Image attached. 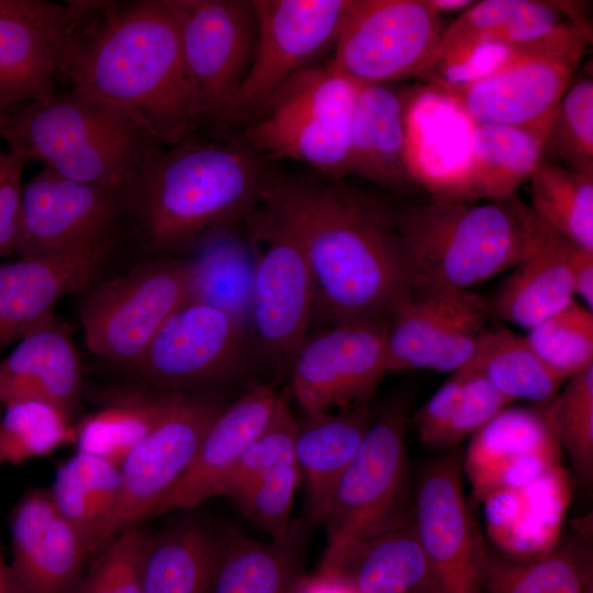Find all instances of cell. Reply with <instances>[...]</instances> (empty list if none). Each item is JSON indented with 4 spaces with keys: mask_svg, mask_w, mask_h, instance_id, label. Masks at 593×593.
I'll list each match as a JSON object with an SVG mask.
<instances>
[{
    "mask_svg": "<svg viewBox=\"0 0 593 593\" xmlns=\"http://www.w3.org/2000/svg\"><path fill=\"white\" fill-rule=\"evenodd\" d=\"M260 204L305 254L312 321L332 326L390 315L417 279L393 206L343 179L313 182L272 170Z\"/></svg>",
    "mask_w": 593,
    "mask_h": 593,
    "instance_id": "1",
    "label": "cell"
},
{
    "mask_svg": "<svg viewBox=\"0 0 593 593\" xmlns=\"http://www.w3.org/2000/svg\"><path fill=\"white\" fill-rule=\"evenodd\" d=\"M59 70L131 114L163 145L195 135L176 20L166 0L66 1Z\"/></svg>",
    "mask_w": 593,
    "mask_h": 593,
    "instance_id": "2",
    "label": "cell"
},
{
    "mask_svg": "<svg viewBox=\"0 0 593 593\" xmlns=\"http://www.w3.org/2000/svg\"><path fill=\"white\" fill-rule=\"evenodd\" d=\"M267 159L243 139L160 146L126 191V231L159 256L227 232L260 204Z\"/></svg>",
    "mask_w": 593,
    "mask_h": 593,
    "instance_id": "3",
    "label": "cell"
},
{
    "mask_svg": "<svg viewBox=\"0 0 593 593\" xmlns=\"http://www.w3.org/2000/svg\"><path fill=\"white\" fill-rule=\"evenodd\" d=\"M0 138L25 161L123 190L165 146L126 111L77 87L0 111Z\"/></svg>",
    "mask_w": 593,
    "mask_h": 593,
    "instance_id": "4",
    "label": "cell"
},
{
    "mask_svg": "<svg viewBox=\"0 0 593 593\" xmlns=\"http://www.w3.org/2000/svg\"><path fill=\"white\" fill-rule=\"evenodd\" d=\"M393 214L417 279L458 289L512 269L544 225L517 194L484 203L433 198Z\"/></svg>",
    "mask_w": 593,
    "mask_h": 593,
    "instance_id": "5",
    "label": "cell"
},
{
    "mask_svg": "<svg viewBox=\"0 0 593 593\" xmlns=\"http://www.w3.org/2000/svg\"><path fill=\"white\" fill-rule=\"evenodd\" d=\"M253 361L243 321L217 307L188 302L123 370L148 388L224 394L248 379Z\"/></svg>",
    "mask_w": 593,
    "mask_h": 593,
    "instance_id": "6",
    "label": "cell"
},
{
    "mask_svg": "<svg viewBox=\"0 0 593 593\" xmlns=\"http://www.w3.org/2000/svg\"><path fill=\"white\" fill-rule=\"evenodd\" d=\"M247 219L255 244L247 333L256 361L289 374L312 321L313 281L305 254L290 231L259 204Z\"/></svg>",
    "mask_w": 593,
    "mask_h": 593,
    "instance_id": "7",
    "label": "cell"
},
{
    "mask_svg": "<svg viewBox=\"0 0 593 593\" xmlns=\"http://www.w3.org/2000/svg\"><path fill=\"white\" fill-rule=\"evenodd\" d=\"M254 55L215 126L251 121L276 91L337 42L354 0H251Z\"/></svg>",
    "mask_w": 593,
    "mask_h": 593,
    "instance_id": "8",
    "label": "cell"
},
{
    "mask_svg": "<svg viewBox=\"0 0 593 593\" xmlns=\"http://www.w3.org/2000/svg\"><path fill=\"white\" fill-rule=\"evenodd\" d=\"M192 277V259L158 256L94 288L81 309L88 349L122 369L135 362L189 302Z\"/></svg>",
    "mask_w": 593,
    "mask_h": 593,
    "instance_id": "9",
    "label": "cell"
},
{
    "mask_svg": "<svg viewBox=\"0 0 593 593\" xmlns=\"http://www.w3.org/2000/svg\"><path fill=\"white\" fill-rule=\"evenodd\" d=\"M407 412L393 406L370 423L335 486L324 525V553L368 538L411 519L405 446Z\"/></svg>",
    "mask_w": 593,
    "mask_h": 593,
    "instance_id": "10",
    "label": "cell"
},
{
    "mask_svg": "<svg viewBox=\"0 0 593 593\" xmlns=\"http://www.w3.org/2000/svg\"><path fill=\"white\" fill-rule=\"evenodd\" d=\"M176 20L195 134L214 127L254 55L251 0H166Z\"/></svg>",
    "mask_w": 593,
    "mask_h": 593,
    "instance_id": "11",
    "label": "cell"
},
{
    "mask_svg": "<svg viewBox=\"0 0 593 593\" xmlns=\"http://www.w3.org/2000/svg\"><path fill=\"white\" fill-rule=\"evenodd\" d=\"M389 315L356 318L305 338L289 370L290 396L304 415L367 404L387 367Z\"/></svg>",
    "mask_w": 593,
    "mask_h": 593,
    "instance_id": "12",
    "label": "cell"
},
{
    "mask_svg": "<svg viewBox=\"0 0 593 593\" xmlns=\"http://www.w3.org/2000/svg\"><path fill=\"white\" fill-rule=\"evenodd\" d=\"M425 0H354L328 63L358 85L424 74L441 34Z\"/></svg>",
    "mask_w": 593,
    "mask_h": 593,
    "instance_id": "13",
    "label": "cell"
},
{
    "mask_svg": "<svg viewBox=\"0 0 593 593\" xmlns=\"http://www.w3.org/2000/svg\"><path fill=\"white\" fill-rule=\"evenodd\" d=\"M461 459L452 450L430 460L419 473L412 503V523L435 593H482L486 542L463 491Z\"/></svg>",
    "mask_w": 593,
    "mask_h": 593,
    "instance_id": "14",
    "label": "cell"
},
{
    "mask_svg": "<svg viewBox=\"0 0 593 593\" xmlns=\"http://www.w3.org/2000/svg\"><path fill=\"white\" fill-rule=\"evenodd\" d=\"M227 403L224 394L182 393L128 451L119 466L121 492L104 545L121 530L150 516L191 466L209 426Z\"/></svg>",
    "mask_w": 593,
    "mask_h": 593,
    "instance_id": "15",
    "label": "cell"
},
{
    "mask_svg": "<svg viewBox=\"0 0 593 593\" xmlns=\"http://www.w3.org/2000/svg\"><path fill=\"white\" fill-rule=\"evenodd\" d=\"M577 67L567 59L516 48L475 77L433 83L473 125H506L548 134Z\"/></svg>",
    "mask_w": 593,
    "mask_h": 593,
    "instance_id": "16",
    "label": "cell"
},
{
    "mask_svg": "<svg viewBox=\"0 0 593 593\" xmlns=\"http://www.w3.org/2000/svg\"><path fill=\"white\" fill-rule=\"evenodd\" d=\"M126 191L44 167L23 188L19 258L64 253L126 231Z\"/></svg>",
    "mask_w": 593,
    "mask_h": 593,
    "instance_id": "17",
    "label": "cell"
},
{
    "mask_svg": "<svg viewBox=\"0 0 593 593\" xmlns=\"http://www.w3.org/2000/svg\"><path fill=\"white\" fill-rule=\"evenodd\" d=\"M562 465V450L539 410L507 406L470 436L461 459L470 505L490 493L519 488Z\"/></svg>",
    "mask_w": 593,
    "mask_h": 593,
    "instance_id": "18",
    "label": "cell"
},
{
    "mask_svg": "<svg viewBox=\"0 0 593 593\" xmlns=\"http://www.w3.org/2000/svg\"><path fill=\"white\" fill-rule=\"evenodd\" d=\"M121 235L59 254L0 262V351L51 318L60 298L89 286Z\"/></svg>",
    "mask_w": 593,
    "mask_h": 593,
    "instance_id": "19",
    "label": "cell"
},
{
    "mask_svg": "<svg viewBox=\"0 0 593 593\" xmlns=\"http://www.w3.org/2000/svg\"><path fill=\"white\" fill-rule=\"evenodd\" d=\"M9 524L10 564L23 592L75 593L90 551L48 490L27 491L13 507Z\"/></svg>",
    "mask_w": 593,
    "mask_h": 593,
    "instance_id": "20",
    "label": "cell"
},
{
    "mask_svg": "<svg viewBox=\"0 0 593 593\" xmlns=\"http://www.w3.org/2000/svg\"><path fill=\"white\" fill-rule=\"evenodd\" d=\"M279 395L273 383H256L227 403L209 426L191 466L149 517L195 508L216 496L233 466L269 424Z\"/></svg>",
    "mask_w": 593,
    "mask_h": 593,
    "instance_id": "21",
    "label": "cell"
},
{
    "mask_svg": "<svg viewBox=\"0 0 593 593\" xmlns=\"http://www.w3.org/2000/svg\"><path fill=\"white\" fill-rule=\"evenodd\" d=\"M571 495V475L563 465L526 485L490 493L480 503L490 546L514 561L544 556L562 536Z\"/></svg>",
    "mask_w": 593,
    "mask_h": 593,
    "instance_id": "22",
    "label": "cell"
},
{
    "mask_svg": "<svg viewBox=\"0 0 593 593\" xmlns=\"http://www.w3.org/2000/svg\"><path fill=\"white\" fill-rule=\"evenodd\" d=\"M82 373L68 332L53 316L20 339L0 360V403L41 401L72 416L82 394Z\"/></svg>",
    "mask_w": 593,
    "mask_h": 593,
    "instance_id": "23",
    "label": "cell"
},
{
    "mask_svg": "<svg viewBox=\"0 0 593 593\" xmlns=\"http://www.w3.org/2000/svg\"><path fill=\"white\" fill-rule=\"evenodd\" d=\"M403 190L413 181L407 97L392 83L360 86L350 130L347 176Z\"/></svg>",
    "mask_w": 593,
    "mask_h": 593,
    "instance_id": "24",
    "label": "cell"
},
{
    "mask_svg": "<svg viewBox=\"0 0 593 593\" xmlns=\"http://www.w3.org/2000/svg\"><path fill=\"white\" fill-rule=\"evenodd\" d=\"M317 571L335 577L355 593H435L412 518L324 553Z\"/></svg>",
    "mask_w": 593,
    "mask_h": 593,
    "instance_id": "25",
    "label": "cell"
},
{
    "mask_svg": "<svg viewBox=\"0 0 593 593\" xmlns=\"http://www.w3.org/2000/svg\"><path fill=\"white\" fill-rule=\"evenodd\" d=\"M228 530L186 514L150 533L142 567V593H209Z\"/></svg>",
    "mask_w": 593,
    "mask_h": 593,
    "instance_id": "26",
    "label": "cell"
},
{
    "mask_svg": "<svg viewBox=\"0 0 593 593\" xmlns=\"http://www.w3.org/2000/svg\"><path fill=\"white\" fill-rule=\"evenodd\" d=\"M548 134L495 124L473 125L463 172L445 200H505L516 194L544 160Z\"/></svg>",
    "mask_w": 593,
    "mask_h": 593,
    "instance_id": "27",
    "label": "cell"
},
{
    "mask_svg": "<svg viewBox=\"0 0 593 593\" xmlns=\"http://www.w3.org/2000/svg\"><path fill=\"white\" fill-rule=\"evenodd\" d=\"M569 244L544 224L529 251L501 284L493 311L504 321L529 329L571 303L574 292Z\"/></svg>",
    "mask_w": 593,
    "mask_h": 593,
    "instance_id": "28",
    "label": "cell"
},
{
    "mask_svg": "<svg viewBox=\"0 0 593 593\" xmlns=\"http://www.w3.org/2000/svg\"><path fill=\"white\" fill-rule=\"evenodd\" d=\"M370 423L367 404L337 414L304 415L296 421L294 455L306 480L312 522L324 523L337 481Z\"/></svg>",
    "mask_w": 593,
    "mask_h": 593,
    "instance_id": "29",
    "label": "cell"
},
{
    "mask_svg": "<svg viewBox=\"0 0 593 593\" xmlns=\"http://www.w3.org/2000/svg\"><path fill=\"white\" fill-rule=\"evenodd\" d=\"M479 298L470 289L416 279L389 315L388 372L424 369L432 349Z\"/></svg>",
    "mask_w": 593,
    "mask_h": 593,
    "instance_id": "30",
    "label": "cell"
},
{
    "mask_svg": "<svg viewBox=\"0 0 593 593\" xmlns=\"http://www.w3.org/2000/svg\"><path fill=\"white\" fill-rule=\"evenodd\" d=\"M593 583V552L588 540L560 537L555 547L530 561L510 560L485 544L482 593H583Z\"/></svg>",
    "mask_w": 593,
    "mask_h": 593,
    "instance_id": "31",
    "label": "cell"
},
{
    "mask_svg": "<svg viewBox=\"0 0 593 593\" xmlns=\"http://www.w3.org/2000/svg\"><path fill=\"white\" fill-rule=\"evenodd\" d=\"M351 122L313 116L259 114L245 124L242 139L267 158L294 159L331 179L347 176Z\"/></svg>",
    "mask_w": 593,
    "mask_h": 593,
    "instance_id": "32",
    "label": "cell"
},
{
    "mask_svg": "<svg viewBox=\"0 0 593 593\" xmlns=\"http://www.w3.org/2000/svg\"><path fill=\"white\" fill-rule=\"evenodd\" d=\"M48 492L58 512L82 537L91 557L104 545L119 502L120 467L76 450L57 467Z\"/></svg>",
    "mask_w": 593,
    "mask_h": 593,
    "instance_id": "33",
    "label": "cell"
},
{
    "mask_svg": "<svg viewBox=\"0 0 593 593\" xmlns=\"http://www.w3.org/2000/svg\"><path fill=\"white\" fill-rule=\"evenodd\" d=\"M302 529L293 524L284 539L269 542L230 529L209 593H293L303 577Z\"/></svg>",
    "mask_w": 593,
    "mask_h": 593,
    "instance_id": "34",
    "label": "cell"
},
{
    "mask_svg": "<svg viewBox=\"0 0 593 593\" xmlns=\"http://www.w3.org/2000/svg\"><path fill=\"white\" fill-rule=\"evenodd\" d=\"M64 36L20 19H0V111L55 93Z\"/></svg>",
    "mask_w": 593,
    "mask_h": 593,
    "instance_id": "35",
    "label": "cell"
},
{
    "mask_svg": "<svg viewBox=\"0 0 593 593\" xmlns=\"http://www.w3.org/2000/svg\"><path fill=\"white\" fill-rule=\"evenodd\" d=\"M181 392L142 385L118 393L76 426L77 451L118 466L170 411Z\"/></svg>",
    "mask_w": 593,
    "mask_h": 593,
    "instance_id": "36",
    "label": "cell"
},
{
    "mask_svg": "<svg viewBox=\"0 0 593 593\" xmlns=\"http://www.w3.org/2000/svg\"><path fill=\"white\" fill-rule=\"evenodd\" d=\"M462 368L482 376L510 401L548 403L566 378L551 369L525 336L505 326L489 327L470 361Z\"/></svg>",
    "mask_w": 593,
    "mask_h": 593,
    "instance_id": "37",
    "label": "cell"
},
{
    "mask_svg": "<svg viewBox=\"0 0 593 593\" xmlns=\"http://www.w3.org/2000/svg\"><path fill=\"white\" fill-rule=\"evenodd\" d=\"M529 182L535 215L561 237L593 250V172L544 159Z\"/></svg>",
    "mask_w": 593,
    "mask_h": 593,
    "instance_id": "38",
    "label": "cell"
},
{
    "mask_svg": "<svg viewBox=\"0 0 593 593\" xmlns=\"http://www.w3.org/2000/svg\"><path fill=\"white\" fill-rule=\"evenodd\" d=\"M224 233V232H223ZM208 237L193 261L189 302H199L223 310L246 326L248 322L254 261L235 243L221 237Z\"/></svg>",
    "mask_w": 593,
    "mask_h": 593,
    "instance_id": "39",
    "label": "cell"
},
{
    "mask_svg": "<svg viewBox=\"0 0 593 593\" xmlns=\"http://www.w3.org/2000/svg\"><path fill=\"white\" fill-rule=\"evenodd\" d=\"M359 89L360 85L329 64L315 65L288 79L257 115L313 116L350 123Z\"/></svg>",
    "mask_w": 593,
    "mask_h": 593,
    "instance_id": "40",
    "label": "cell"
},
{
    "mask_svg": "<svg viewBox=\"0 0 593 593\" xmlns=\"http://www.w3.org/2000/svg\"><path fill=\"white\" fill-rule=\"evenodd\" d=\"M536 407L578 481L589 485L593 478V365L568 378L548 403Z\"/></svg>",
    "mask_w": 593,
    "mask_h": 593,
    "instance_id": "41",
    "label": "cell"
},
{
    "mask_svg": "<svg viewBox=\"0 0 593 593\" xmlns=\"http://www.w3.org/2000/svg\"><path fill=\"white\" fill-rule=\"evenodd\" d=\"M4 409L0 419V465H20L76 441L71 416L53 404L22 401Z\"/></svg>",
    "mask_w": 593,
    "mask_h": 593,
    "instance_id": "42",
    "label": "cell"
},
{
    "mask_svg": "<svg viewBox=\"0 0 593 593\" xmlns=\"http://www.w3.org/2000/svg\"><path fill=\"white\" fill-rule=\"evenodd\" d=\"M527 331L533 349L566 379L593 365V311L575 300Z\"/></svg>",
    "mask_w": 593,
    "mask_h": 593,
    "instance_id": "43",
    "label": "cell"
},
{
    "mask_svg": "<svg viewBox=\"0 0 593 593\" xmlns=\"http://www.w3.org/2000/svg\"><path fill=\"white\" fill-rule=\"evenodd\" d=\"M295 430L296 419L291 411L287 387L280 392L269 424L242 454L222 482L216 496L237 501L266 472L296 462Z\"/></svg>",
    "mask_w": 593,
    "mask_h": 593,
    "instance_id": "44",
    "label": "cell"
},
{
    "mask_svg": "<svg viewBox=\"0 0 593 593\" xmlns=\"http://www.w3.org/2000/svg\"><path fill=\"white\" fill-rule=\"evenodd\" d=\"M150 532L127 527L90 558L75 593H142V567Z\"/></svg>",
    "mask_w": 593,
    "mask_h": 593,
    "instance_id": "45",
    "label": "cell"
},
{
    "mask_svg": "<svg viewBox=\"0 0 593 593\" xmlns=\"http://www.w3.org/2000/svg\"><path fill=\"white\" fill-rule=\"evenodd\" d=\"M551 146L570 169L593 172V80L570 85L559 101L548 132Z\"/></svg>",
    "mask_w": 593,
    "mask_h": 593,
    "instance_id": "46",
    "label": "cell"
},
{
    "mask_svg": "<svg viewBox=\"0 0 593 593\" xmlns=\"http://www.w3.org/2000/svg\"><path fill=\"white\" fill-rule=\"evenodd\" d=\"M300 474L296 462L280 466L261 475L235 501L271 540H282L291 532L290 513Z\"/></svg>",
    "mask_w": 593,
    "mask_h": 593,
    "instance_id": "47",
    "label": "cell"
},
{
    "mask_svg": "<svg viewBox=\"0 0 593 593\" xmlns=\"http://www.w3.org/2000/svg\"><path fill=\"white\" fill-rule=\"evenodd\" d=\"M463 390L445 430L441 447H451L488 424L513 402L495 390L482 376L460 368Z\"/></svg>",
    "mask_w": 593,
    "mask_h": 593,
    "instance_id": "48",
    "label": "cell"
},
{
    "mask_svg": "<svg viewBox=\"0 0 593 593\" xmlns=\"http://www.w3.org/2000/svg\"><path fill=\"white\" fill-rule=\"evenodd\" d=\"M25 160L0 152V255L15 254L22 211Z\"/></svg>",
    "mask_w": 593,
    "mask_h": 593,
    "instance_id": "49",
    "label": "cell"
},
{
    "mask_svg": "<svg viewBox=\"0 0 593 593\" xmlns=\"http://www.w3.org/2000/svg\"><path fill=\"white\" fill-rule=\"evenodd\" d=\"M463 390V376L457 370L415 413L414 426L426 445L441 447L445 430Z\"/></svg>",
    "mask_w": 593,
    "mask_h": 593,
    "instance_id": "50",
    "label": "cell"
},
{
    "mask_svg": "<svg viewBox=\"0 0 593 593\" xmlns=\"http://www.w3.org/2000/svg\"><path fill=\"white\" fill-rule=\"evenodd\" d=\"M65 4L42 0H0V19H20L66 34L70 15Z\"/></svg>",
    "mask_w": 593,
    "mask_h": 593,
    "instance_id": "51",
    "label": "cell"
},
{
    "mask_svg": "<svg viewBox=\"0 0 593 593\" xmlns=\"http://www.w3.org/2000/svg\"><path fill=\"white\" fill-rule=\"evenodd\" d=\"M569 269L574 295L581 298L584 305L593 309V250L570 242L568 248Z\"/></svg>",
    "mask_w": 593,
    "mask_h": 593,
    "instance_id": "52",
    "label": "cell"
},
{
    "mask_svg": "<svg viewBox=\"0 0 593 593\" xmlns=\"http://www.w3.org/2000/svg\"><path fill=\"white\" fill-rule=\"evenodd\" d=\"M293 593H355L348 585L327 573L316 571L304 575L298 582Z\"/></svg>",
    "mask_w": 593,
    "mask_h": 593,
    "instance_id": "53",
    "label": "cell"
},
{
    "mask_svg": "<svg viewBox=\"0 0 593 593\" xmlns=\"http://www.w3.org/2000/svg\"><path fill=\"white\" fill-rule=\"evenodd\" d=\"M0 593H24L10 564L0 553Z\"/></svg>",
    "mask_w": 593,
    "mask_h": 593,
    "instance_id": "54",
    "label": "cell"
},
{
    "mask_svg": "<svg viewBox=\"0 0 593 593\" xmlns=\"http://www.w3.org/2000/svg\"><path fill=\"white\" fill-rule=\"evenodd\" d=\"M426 3L437 13H455L463 12L471 7L475 1L473 0H425Z\"/></svg>",
    "mask_w": 593,
    "mask_h": 593,
    "instance_id": "55",
    "label": "cell"
},
{
    "mask_svg": "<svg viewBox=\"0 0 593 593\" xmlns=\"http://www.w3.org/2000/svg\"><path fill=\"white\" fill-rule=\"evenodd\" d=\"M583 593H593V583H591Z\"/></svg>",
    "mask_w": 593,
    "mask_h": 593,
    "instance_id": "56",
    "label": "cell"
},
{
    "mask_svg": "<svg viewBox=\"0 0 593 593\" xmlns=\"http://www.w3.org/2000/svg\"><path fill=\"white\" fill-rule=\"evenodd\" d=\"M1 466V465H0Z\"/></svg>",
    "mask_w": 593,
    "mask_h": 593,
    "instance_id": "57",
    "label": "cell"
}]
</instances>
